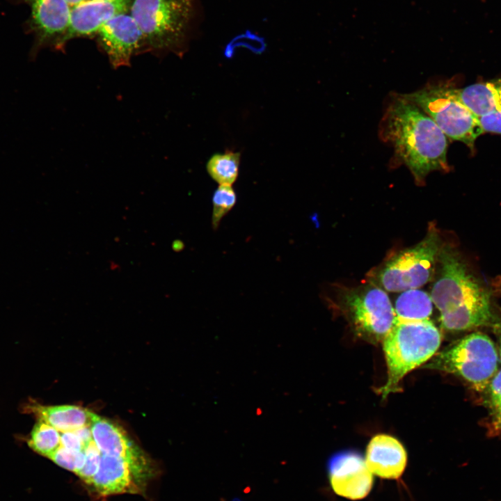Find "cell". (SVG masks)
I'll list each match as a JSON object with an SVG mask.
<instances>
[{"label": "cell", "mask_w": 501, "mask_h": 501, "mask_svg": "<svg viewBox=\"0 0 501 501\" xmlns=\"http://www.w3.org/2000/svg\"><path fill=\"white\" fill-rule=\"evenodd\" d=\"M498 356L491 339L475 332L438 353L426 367L457 375L482 391L498 370Z\"/></svg>", "instance_id": "52a82bcc"}, {"label": "cell", "mask_w": 501, "mask_h": 501, "mask_svg": "<svg viewBox=\"0 0 501 501\" xmlns=\"http://www.w3.org/2000/svg\"><path fill=\"white\" fill-rule=\"evenodd\" d=\"M28 445L38 454L49 458L61 445V432L38 420L28 438Z\"/></svg>", "instance_id": "ffe728a7"}, {"label": "cell", "mask_w": 501, "mask_h": 501, "mask_svg": "<svg viewBox=\"0 0 501 501\" xmlns=\"http://www.w3.org/2000/svg\"><path fill=\"white\" fill-rule=\"evenodd\" d=\"M443 245L436 229L430 227L422 241L384 262L374 273L373 283L392 292L418 289L432 278Z\"/></svg>", "instance_id": "8992f818"}, {"label": "cell", "mask_w": 501, "mask_h": 501, "mask_svg": "<svg viewBox=\"0 0 501 501\" xmlns=\"http://www.w3.org/2000/svg\"><path fill=\"white\" fill-rule=\"evenodd\" d=\"M459 95L478 118L501 110V77L459 88Z\"/></svg>", "instance_id": "e0dca14e"}, {"label": "cell", "mask_w": 501, "mask_h": 501, "mask_svg": "<svg viewBox=\"0 0 501 501\" xmlns=\"http://www.w3.org/2000/svg\"><path fill=\"white\" fill-rule=\"evenodd\" d=\"M337 291V305L356 333L371 343L382 342L396 319L394 308L383 289L370 283Z\"/></svg>", "instance_id": "ba28073f"}, {"label": "cell", "mask_w": 501, "mask_h": 501, "mask_svg": "<svg viewBox=\"0 0 501 501\" xmlns=\"http://www.w3.org/2000/svg\"><path fill=\"white\" fill-rule=\"evenodd\" d=\"M49 458L58 466L76 474L83 468L86 461L84 450L72 451L61 445Z\"/></svg>", "instance_id": "7402d4cb"}, {"label": "cell", "mask_w": 501, "mask_h": 501, "mask_svg": "<svg viewBox=\"0 0 501 501\" xmlns=\"http://www.w3.org/2000/svg\"><path fill=\"white\" fill-rule=\"evenodd\" d=\"M479 120L484 132L501 134V110L481 116Z\"/></svg>", "instance_id": "d4e9b609"}, {"label": "cell", "mask_w": 501, "mask_h": 501, "mask_svg": "<svg viewBox=\"0 0 501 501\" xmlns=\"http://www.w3.org/2000/svg\"><path fill=\"white\" fill-rule=\"evenodd\" d=\"M132 0H86L71 7L69 26L61 42L97 35L112 17L130 10Z\"/></svg>", "instance_id": "7c38bea8"}, {"label": "cell", "mask_w": 501, "mask_h": 501, "mask_svg": "<svg viewBox=\"0 0 501 501\" xmlns=\"http://www.w3.org/2000/svg\"><path fill=\"white\" fill-rule=\"evenodd\" d=\"M240 155L232 151L213 154L206 164L208 174L220 185H232L239 175Z\"/></svg>", "instance_id": "d6986e66"}, {"label": "cell", "mask_w": 501, "mask_h": 501, "mask_svg": "<svg viewBox=\"0 0 501 501\" xmlns=\"http://www.w3.org/2000/svg\"><path fill=\"white\" fill-rule=\"evenodd\" d=\"M97 35L101 48L116 68L129 65L134 55L145 50L142 32L135 19L127 13L109 19Z\"/></svg>", "instance_id": "9c48e42d"}, {"label": "cell", "mask_w": 501, "mask_h": 501, "mask_svg": "<svg viewBox=\"0 0 501 501\" xmlns=\"http://www.w3.org/2000/svg\"><path fill=\"white\" fill-rule=\"evenodd\" d=\"M497 324L500 328V358L501 360V321H498Z\"/></svg>", "instance_id": "f546056e"}, {"label": "cell", "mask_w": 501, "mask_h": 501, "mask_svg": "<svg viewBox=\"0 0 501 501\" xmlns=\"http://www.w3.org/2000/svg\"><path fill=\"white\" fill-rule=\"evenodd\" d=\"M407 455L395 438L379 434L369 441L365 463L369 471L384 479H398L405 470Z\"/></svg>", "instance_id": "5bb4252c"}, {"label": "cell", "mask_w": 501, "mask_h": 501, "mask_svg": "<svg viewBox=\"0 0 501 501\" xmlns=\"http://www.w3.org/2000/svg\"><path fill=\"white\" fill-rule=\"evenodd\" d=\"M237 196L232 185H219L212 197V225L214 229L218 228L222 218L233 208Z\"/></svg>", "instance_id": "44dd1931"}, {"label": "cell", "mask_w": 501, "mask_h": 501, "mask_svg": "<svg viewBox=\"0 0 501 501\" xmlns=\"http://www.w3.org/2000/svg\"><path fill=\"white\" fill-rule=\"evenodd\" d=\"M61 446L72 450L83 451L85 445L74 431L61 432Z\"/></svg>", "instance_id": "484cf974"}, {"label": "cell", "mask_w": 501, "mask_h": 501, "mask_svg": "<svg viewBox=\"0 0 501 501\" xmlns=\"http://www.w3.org/2000/svg\"><path fill=\"white\" fill-rule=\"evenodd\" d=\"M31 8L29 27L35 38L34 51L51 46L62 50L71 6L65 0H23Z\"/></svg>", "instance_id": "30bf717a"}, {"label": "cell", "mask_w": 501, "mask_h": 501, "mask_svg": "<svg viewBox=\"0 0 501 501\" xmlns=\"http://www.w3.org/2000/svg\"><path fill=\"white\" fill-rule=\"evenodd\" d=\"M422 109L447 137L470 149L483 132L479 118L461 100L459 88L447 83H429L411 93L401 94Z\"/></svg>", "instance_id": "5b68a950"}, {"label": "cell", "mask_w": 501, "mask_h": 501, "mask_svg": "<svg viewBox=\"0 0 501 501\" xmlns=\"http://www.w3.org/2000/svg\"><path fill=\"white\" fill-rule=\"evenodd\" d=\"M93 440L102 454L122 458L144 470L145 459L122 428L97 416L91 424Z\"/></svg>", "instance_id": "9a60e30c"}, {"label": "cell", "mask_w": 501, "mask_h": 501, "mask_svg": "<svg viewBox=\"0 0 501 501\" xmlns=\"http://www.w3.org/2000/svg\"><path fill=\"white\" fill-rule=\"evenodd\" d=\"M433 302L426 292L413 289L401 292L394 308L396 317L405 320L429 319L432 313Z\"/></svg>", "instance_id": "ac0fdd59"}, {"label": "cell", "mask_w": 501, "mask_h": 501, "mask_svg": "<svg viewBox=\"0 0 501 501\" xmlns=\"http://www.w3.org/2000/svg\"><path fill=\"white\" fill-rule=\"evenodd\" d=\"M439 272L430 296L440 312L442 327L463 331L497 324L491 289L470 267L461 253L443 245Z\"/></svg>", "instance_id": "7a4b0ae2"}, {"label": "cell", "mask_w": 501, "mask_h": 501, "mask_svg": "<svg viewBox=\"0 0 501 501\" xmlns=\"http://www.w3.org/2000/svg\"><path fill=\"white\" fill-rule=\"evenodd\" d=\"M486 390L493 410L501 408V369L491 378Z\"/></svg>", "instance_id": "cb8c5ba5"}, {"label": "cell", "mask_w": 501, "mask_h": 501, "mask_svg": "<svg viewBox=\"0 0 501 501\" xmlns=\"http://www.w3.org/2000/svg\"><path fill=\"white\" fill-rule=\"evenodd\" d=\"M382 343L388 376L379 392L385 398L399 389L408 372L433 357L440 345L441 334L429 319L405 320L396 317Z\"/></svg>", "instance_id": "3957f363"}, {"label": "cell", "mask_w": 501, "mask_h": 501, "mask_svg": "<svg viewBox=\"0 0 501 501\" xmlns=\"http://www.w3.org/2000/svg\"><path fill=\"white\" fill-rule=\"evenodd\" d=\"M232 501H241V500L239 498H234Z\"/></svg>", "instance_id": "4dcf8cb0"}, {"label": "cell", "mask_w": 501, "mask_h": 501, "mask_svg": "<svg viewBox=\"0 0 501 501\" xmlns=\"http://www.w3.org/2000/svg\"><path fill=\"white\" fill-rule=\"evenodd\" d=\"M198 0H134L130 15L139 26L145 50H184L198 13Z\"/></svg>", "instance_id": "277c9868"}, {"label": "cell", "mask_w": 501, "mask_h": 501, "mask_svg": "<svg viewBox=\"0 0 501 501\" xmlns=\"http://www.w3.org/2000/svg\"><path fill=\"white\" fill-rule=\"evenodd\" d=\"M379 136L393 148L417 184L436 170H447V137L419 106L401 94L390 100L379 125Z\"/></svg>", "instance_id": "6da1fadb"}, {"label": "cell", "mask_w": 501, "mask_h": 501, "mask_svg": "<svg viewBox=\"0 0 501 501\" xmlns=\"http://www.w3.org/2000/svg\"><path fill=\"white\" fill-rule=\"evenodd\" d=\"M68 4L72 7L86 0H65Z\"/></svg>", "instance_id": "f1b7e54d"}, {"label": "cell", "mask_w": 501, "mask_h": 501, "mask_svg": "<svg viewBox=\"0 0 501 501\" xmlns=\"http://www.w3.org/2000/svg\"><path fill=\"white\" fill-rule=\"evenodd\" d=\"M84 452L86 456V461L83 468L77 475L89 485L99 469L102 453L93 440L85 446Z\"/></svg>", "instance_id": "603a6c76"}, {"label": "cell", "mask_w": 501, "mask_h": 501, "mask_svg": "<svg viewBox=\"0 0 501 501\" xmlns=\"http://www.w3.org/2000/svg\"><path fill=\"white\" fill-rule=\"evenodd\" d=\"M143 470L119 457L102 454L100 465L89 485L101 495L136 493V479Z\"/></svg>", "instance_id": "4fadbf2b"}, {"label": "cell", "mask_w": 501, "mask_h": 501, "mask_svg": "<svg viewBox=\"0 0 501 501\" xmlns=\"http://www.w3.org/2000/svg\"><path fill=\"white\" fill-rule=\"evenodd\" d=\"M77 436L79 437L81 440L85 445V446L91 440H93V436L91 431V426H86L74 431Z\"/></svg>", "instance_id": "4316f807"}, {"label": "cell", "mask_w": 501, "mask_h": 501, "mask_svg": "<svg viewBox=\"0 0 501 501\" xmlns=\"http://www.w3.org/2000/svg\"><path fill=\"white\" fill-rule=\"evenodd\" d=\"M331 486L335 493L351 500L366 497L372 489V473L365 460L352 452L339 453L328 463Z\"/></svg>", "instance_id": "8fae6325"}, {"label": "cell", "mask_w": 501, "mask_h": 501, "mask_svg": "<svg viewBox=\"0 0 501 501\" xmlns=\"http://www.w3.org/2000/svg\"><path fill=\"white\" fill-rule=\"evenodd\" d=\"M493 423L494 424L501 430V408L493 410Z\"/></svg>", "instance_id": "83f0119b"}, {"label": "cell", "mask_w": 501, "mask_h": 501, "mask_svg": "<svg viewBox=\"0 0 501 501\" xmlns=\"http://www.w3.org/2000/svg\"><path fill=\"white\" fill-rule=\"evenodd\" d=\"M24 412L32 413L60 432L74 431L91 426L97 415L89 410L72 405L44 406L33 401L22 406Z\"/></svg>", "instance_id": "2e32d148"}]
</instances>
